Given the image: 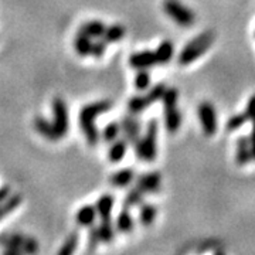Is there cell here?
<instances>
[{
    "instance_id": "obj_18",
    "label": "cell",
    "mask_w": 255,
    "mask_h": 255,
    "mask_svg": "<svg viewBox=\"0 0 255 255\" xmlns=\"http://www.w3.org/2000/svg\"><path fill=\"white\" fill-rule=\"evenodd\" d=\"M112 209H114V196L112 194L101 196L97 201V204H95L97 214L100 216L101 220H111Z\"/></svg>"
},
{
    "instance_id": "obj_25",
    "label": "cell",
    "mask_w": 255,
    "mask_h": 255,
    "mask_svg": "<svg viewBox=\"0 0 255 255\" xmlns=\"http://www.w3.org/2000/svg\"><path fill=\"white\" fill-rule=\"evenodd\" d=\"M74 47H75V51L81 55V57L91 55L92 38L84 36L81 33H78L77 37H75V40H74Z\"/></svg>"
},
{
    "instance_id": "obj_26",
    "label": "cell",
    "mask_w": 255,
    "mask_h": 255,
    "mask_svg": "<svg viewBox=\"0 0 255 255\" xmlns=\"http://www.w3.org/2000/svg\"><path fill=\"white\" fill-rule=\"evenodd\" d=\"M143 197H145V193L140 190L137 186L132 187V189L127 193V197H125V200H124V206H125V209L139 206V204L143 201Z\"/></svg>"
},
{
    "instance_id": "obj_17",
    "label": "cell",
    "mask_w": 255,
    "mask_h": 255,
    "mask_svg": "<svg viewBox=\"0 0 255 255\" xmlns=\"http://www.w3.org/2000/svg\"><path fill=\"white\" fill-rule=\"evenodd\" d=\"M135 180L133 169H122L112 174L110 177V183L114 187H127Z\"/></svg>"
},
{
    "instance_id": "obj_2",
    "label": "cell",
    "mask_w": 255,
    "mask_h": 255,
    "mask_svg": "<svg viewBox=\"0 0 255 255\" xmlns=\"http://www.w3.org/2000/svg\"><path fill=\"white\" fill-rule=\"evenodd\" d=\"M214 43V33L213 31H204L197 37H194L190 43L183 47L179 54V63L180 65H189L197 58H200L210 47Z\"/></svg>"
},
{
    "instance_id": "obj_20",
    "label": "cell",
    "mask_w": 255,
    "mask_h": 255,
    "mask_svg": "<svg viewBox=\"0 0 255 255\" xmlns=\"http://www.w3.org/2000/svg\"><path fill=\"white\" fill-rule=\"evenodd\" d=\"M127 34V30L122 24H112L110 27H105V31L102 34V40L110 44V43H118Z\"/></svg>"
},
{
    "instance_id": "obj_29",
    "label": "cell",
    "mask_w": 255,
    "mask_h": 255,
    "mask_svg": "<svg viewBox=\"0 0 255 255\" xmlns=\"http://www.w3.org/2000/svg\"><path fill=\"white\" fill-rule=\"evenodd\" d=\"M150 85V75L147 70H137L136 77H135V87L137 91H146Z\"/></svg>"
},
{
    "instance_id": "obj_8",
    "label": "cell",
    "mask_w": 255,
    "mask_h": 255,
    "mask_svg": "<svg viewBox=\"0 0 255 255\" xmlns=\"http://www.w3.org/2000/svg\"><path fill=\"white\" fill-rule=\"evenodd\" d=\"M119 125H121V133L124 135V139L127 140L128 143L133 145L140 137V122L135 117V114L122 117Z\"/></svg>"
},
{
    "instance_id": "obj_21",
    "label": "cell",
    "mask_w": 255,
    "mask_h": 255,
    "mask_svg": "<svg viewBox=\"0 0 255 255\" xmlns=\"http://www.w3.org/2000/svg\"><path fill=\"white\" fill-rule=\"evenodd\" d=\"M21 201H23L21 194H10L6 200L1 201L0 203V220H3L6 216H9L10 213H13L21 204Z\"/></svg>"
},
{
    "instance_id": "obj_12",
    "label": "cell",
    "mask_w": 255,
    "mask_h": 255,
    "mask_svg": "<svg viewBox=\"0 0 255 255\" xmlns=\"http://www.w3.org/2000/svg\"><path fill=\"white\" fill-rule=\"evenodd\" d=\"M33 124H34V129H36L41 136H44L46 139H48V140H51V142H55V140L60 139L57 130H55L54 125H53L50 121H47L46 118H43V117H36Z\"/></svg>"
},
{
    "instance_id": "obj_19",
    "label": "cell",
    "mask_w": 255,
    "mask_h": 255,
    "mask_svg": "<svg viewBox=\"0 0 255 255\" xmlns=\"http://www.w3.org/2000/svg\"><path fill=\"white\" fill-rule=\"evenodd\" d=\"M110 150H108V159H110L112 163H118L121 162L124 157H125V153H127L128 149V142L122 137V139H115L114 142H111Z\"/></svg>"
},
{
    "instance_id": "obj_31",
    "label": "cell",
    "mask_w": 255,
    "mask_h": 255,
    "mask_svg": "<svg viewBox=\"0 0 255 255\" xmlns=\"http://www.w3.org/2000/svg\"><path fill=\"white\" fill-rule=\"evenodd\" d=\"M246 122H248V119H247L244 112H243V114H237V115H233V117L227 121V130L231 132V130L240 129Z\"/></svg>"
},
{
    "instance_id": "obj_5",
    "label": "cell",
    "mask_w": 255,
    "mask_h": 255,
    "mask_svg": "<svg viewBox=\"0 0 255 255\" xmlns=\"http://www.w3.org/2000/svg\"><path fill=\"white\" fill-rule=\"evenodd\" d=\"M163 10L174 23H177L179 26H183V27H189L196 21L194 11L186 7L179 0H164Z\"/></svg>"
},
{
    "instance_id": "obj_24",
    "label": "cell",
    "mask_w": 255,
    "mask_h": 255,
    "mask_svg": "<svg viewBox=\"0 0 255 255\" xmlns=\"http://www.w3.org/2000/svg\"><path fill=\"white\" fill-rule=\"evenodd\" d=\"M97 233H98L101 243H105V244H110L115 238V228L112 226L111 220H102L100 226L97 227Z\"/></svg>"
},
{
    "instance_id": "obj_4",
    "label": "cell",
    "mask_w": 255,
    "mask_h": 255,
    "mask_svg": "<svg viewBox=\"0 0 255 255\" xmlns=\"http://www.w3.org/2000/svg\"><path fill=\"white\" fill-rule=\"evenodd\" d=\"M164 90H166L164 84H162V82L156 84V85H153V88H150L149 91L146 92L145 95H136V97H132L130 100L128 101V110H129L130 114H135V115L143 112V111L149 108V105L162 100Z\"/></svg>"
},
{
    "instance_id": "obj_37",
    "label": "cell",
    "mask_w": 255,
    "mask_h": 255,
    "mask_svg": "<svg viewBox=\"0 0 255 255\" xmlns=\"http://www.w3.org/2000/svg\"><path fill=\"white\" fill-rule=\"evenodd\" d=\"M21 254L16 248H3V255H18Z\"/></svg>"
},
{
    "instance_id": "obj_13",
    "label": "cell",
    "mask_w": 255,
    "mask_h": 255,
    "mask_svg": "<svg viewBox=\"0 0 255 255\" xmlns=\"http://www.w3.org/2000/svg\"><path fill=\"white\" fill-rule=\"evenodd\" d=\"M95 219H97V210H95V206H91V204L82 206L81 209L77 211V216H75L78 226H81V227H92V224L95 223Z\"/></svg>"
},
{
    "instance_id": "obj_3",
    "label": "cell",
    "mask_w": 255,
    "mask_h": 255,
    "mask_svg": "<svg viewBox=\"0 0 255 255\" xmlns=\"http://www.w3.org/2000/svg\"><path fill=\"white\" fill-rule=\"evenodd\" d=\"M156 139H157V121L150 119L146 127L145 136L139 137L135 145V153L137 159L145 160V162H153L156 159Z\"/></svg>"
},
{
    "instance_id": "obj_1",
    "label": "cell",
    "mask_w": 255,
    "mask_h": 255,
    "mask_svg": "<svg viewBox=\"0 0 255 255\" xmlns=\"http://www.w3.org/2000/svg\"><path fill=\"white\" fill-rule=\"evenodd\" d=\"M111 108H112L111 101H97L82 107L80 112V127L84 136L87 137L88 143L91 146H95L100 140V132L95 125V119L98 115L110 111Z\"/></svg>"
},
{
    "instance_id": "obj_35",
    "label": "cell",
    "mask_w": 255,
    "mask_h": 255,
    "mask_svg": "<svg viewBox=\"0 0 255 255\" xmlns=\"http://www.w3.org/2000/svg\"><path fill=\"white\" fill-rule=\"evenodd\" d=\"M248 139H250V145H251L253 159H255V119H253V130H251V136Z\"/></svg>"
},
{
    "instance_id": "obj_15",
    "label": "cell",
    "mask_w": 255,
    "mask_h": 255,
    "mask_svg": "<svg viewBox=\"0 0 255 255\" xmlns=\"http://www.w3.org/2000/svg\"><path fill=\"white\" fill-rule=\"evenodd\" d=\"M105 27L107 26L102 21H100V20H90V21L81 24L78 33L90 37V38H101L102 34H104V31H105Z\"/></svg>"
},
{
    "instance_id": "obj_6",
    "label": "cell",
    "mask_w": 255,
    "mask_h": 255,
    "mask_svg": "<svg viewBox=\"0 0 255 255\" xmlns=\"http://www.w3.org/2000/svg\"><path fill=\"white\" fill-rule=\"evenodd\" d=\"M51 108H53V125H54L58 136L64 137L68 133V128H70L67 104L63 98H54Z\"/></svg>"
},
{
    "instance_id": "obj_33",
    "label": "cell",
    "mask_w": 255,
    "mask_h": 255,
    "mask_svg": "<svg viewBox=\"0 0 255 255\" xmlns=\"http://www.w3.org/2000/svg\"><path fill=\"white\" fill-rule=\"evenodd\" d=\"M100 237H98V233H97V227H92L90 230V236H88V250L94 251L97 250V247L100 244Z\"/></svg>"
},
{
    "instance_id": "obj_22",
    "label": "cell",
    "mask_w": 255,
    "mask_h": 255,
    "mask_svg": "<svg viewBox=\"0 0 255 255\" xmlns=\"http://www.w3.org/2000/svg\"><path fill=\"white\" fill-rule=\"evenodd\" d=\"M115 226H117V230H118L119 233H124V234L130 233L133 230V227H135V221H133L132 214L127 209L124 210V211H121L118 214V217H117Z\"/></svg>"
},
{
    "instance_id": "obj_9",
    "label": "cell",
    "mask_w": 255,
    "mask_h": 255,
    "mask_svg": "<svg viewBox=\"0 0 255 255\" xmlns=\"http://www.w3.org/2000/svg\"><path fill=\"white\" fill-rule=\"evenodd\" d=\"M136 186L145 194L157 193L162 186V176L159 172H149V173L140 174V176H137Z\"/></svg>"
},
{
    "instance_id": "obj_7",
    "label": "cell",
    "mask_w": 255,
    "mask_h": 255,
    "mask_svg": "<svg viewBox=\"0 0 255 255\" xmlns=\"http://www.w3.org/2000/svg\"><path fill=\"white\" fill-rule=\"evenodd\" d=\"M197 115L200 119L201 128L206 136H213L217 130V114L210 102H201L197 108Z\"/></svg>"
},
{
    "instance_id": "obj_11",
    "label": "cell",
    "mask_w": 255,
    "mask_h": 255,
    "mask_svg": "<svg viewBox=\"0 0 255 255\" xmlns=\"http://www.w3.org/2000/svg\"><path fill=\"white\" fill-rule=\"evenodd\" d=\"M163 114L164 127H166V129H167L170 133L177 132L180 125H182V112L177 110V105H176V107H167V108H163Z\"/></svg>"
},
{
    "instance_id": "obj_27",
    "label": "cell",
    "mask_w": 255,
    "mask_h": 255,
    "mask_svg": "<svg viewBox=\"0 0 255 255\" xmlns=\"http://www.w3.org/2000/svg\"><path fill=\"white\" fill-rule=\"evenodd\" d=\"M119 135H121V125H119V122H110L102 130V139L107 143H111L115 139H118Z\"/></svg>"
},
{
    "instance_id": "obj_32",
    "label": "cell",
    "mask_w": 255,
    "mask_h": 255,
    "mask_svg": "<svg viewBox=\"0 0 255 255\" xmlns=\"http://www.w3.org/2000/svg\"><path fill=\"white\" fill-rule=\"evenodd\" d=\"M107 50V43L104 40H97L95 43L92 41V48H91V55L92 57H102L104 53Z\"/></svg>"
},
{
    "instance_id": "obj_23",
    "label": "cell",
    "mask_w": 255,
    "mask_h": 255,
    "mask_svg": "<svg viewBox=\"0 0 255 255\" xmlns=\"http://www.w3.org/2000/svg\"><path fill=\"white\" fill-rule=\"evenodd\" d=\"M156 216H157V207L155 204H142L139 210V223L145 227L153 224Z\"/></svg>"
},
{
    "instance_id": "obj_34",
    "label": "cell",
    "mask_w": 255,
    "mask_h": 255,
    "mask_svg": "<svg viewBox=\"0 0 255 255\" xmlns=\"http://www.w3.org/2000/svg\"><path fill=\"white\" fill-rule=\"evenodd\" d=\"M246 117L248 121H253L255 119V94L250 98L248 101V104H247V108H246Z\"/></svg>"
},
{
    "instance_id": "obj_14",
    "label": "cell",
    "mask_w": 255,
    "mask_h": 255,
    "mask_svg": "<svg viewBox=\"0 0 255 255\" xmlns=\"http://www.w3.org/2000/svg\"><path fill=\"white\" fill-rule=\"evenodd\" d=\"M237 163L244 166L248 162L253 160V153H251V145H250V139L247 136H240L237 139Z\"/></svg>"
},
{
    "instance_id": "obj_16",
    "label": "cell",
    "mask_w": 255,
    "mask_h": 255,
    "mask_svg": "<svg viewBox=\"0 0 255 255\" xmlns=\"http://www.w3.org/2000/svg\"><path fill=\"white\" fill-rule=\"evenodd\" d=\"M174 54V44L170 40H164L162 41L159 47L155 50V57H156V64H160L164 65L167 64Z\"/></svg>"
},
{
    "instance_id": "obj_28",
    "label": "cell",
    "mask_w": 255,
    "mask_h": 255,
    "mask_svg": "<svg viewBox=\"0 0 255 255\" xmlns=\"http://www.w3.org/2000/svg\"><path fill=\"white\" fill-rule=\"evenodd\" d=\"M77 246H78V234H77V233H73L70 237H67V240L64 241L63 247L60 248L58 254L60 255L73 254L74 251L77 250Z\"/></svg>"
},
{
    "instance_id": "obj_36",
    "label": "cell",
    "mask_w": 255,
    "mask_h": 255,
    "mask_svg": "<svg viewBox=\"0 0 255 255\" xmlns=\"http://www.w3.org/2000/svg\"><path fill=\"white\" fill-rule=\"evenodd\" d=\"M10 194H11V189H10V186H7V184H6V186H1V187H0V203L6 200Z\"/></svg>"
},
{
    "instance_id": "obj_30",
    "label": "cell",
    "mask_w": 255,
    "mask_h": 255,
    "mask_svg": "<svg viewBox=\"0 0 255 255\" xmlns=\"http://www.w3.org/2000/svg\"><path fill=\"white\" fill-rule=\"evenodd\" d=\"M177 100H179V91L176 88H167L164 90L163 95H162V102H163V108L167 107H176L177 105Z\"/></svg>"
},
{
    "instance_id": "obj_10",
    "label": "cell",
    "mask_w": 255,
    "mask_h": 255,
    "mask_svg": "<svg viewBox=\"0 0 255 255\" xmlns=\"http://www.w3.org/2000/svg\"><path fill=\"white\" fill-rule=\"evenodd\" d=\"M129 65L132 68L136 70H147L150 67L156 65L155 51L152 50H145V51H139L129 57Z\"/></svg>"
}]
</instances>
